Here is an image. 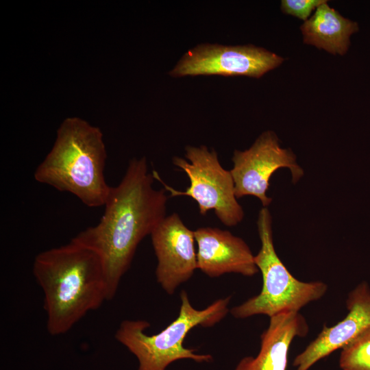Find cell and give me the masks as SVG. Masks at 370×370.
Segmentation results:
<instances>
[{
    "instance_id": "9a60e30c",
    "label": "cell",
    "mask_w": 370,
    "mask_h": 370,
    "mask_svg": "<svg viewBox=\"0 0 370 370\" xmlns=\"http://www.w3.org/2000/svg\"><path fill=\"white\" fill-rule=\"evenodd\" d=\"M325 2L327 1L324 0H283L281 9L284 13L306 21L314 9Z\"/></svg>"
},
{
    "instance_id": "277c9868",
    "label": "cell",
    "mask_w": 370,
    "mask_h": 370,
    "mask_svg": "<svg viewBox=\"0 0 370 370\" xmlns=\"http://www.w3.org/2000/svg\"><path fill=\"white\" fill-rule=\"evenodd\" d=\"M231 296L219 299L202 310L195 308L185 291L180 293L179 314L161 332L148 335L149 327L144 320H124L117 329L115 338L137 358V370H166L171 363L183 359L196 362H210V354L196 353L186 348L184 341L195 327H211L221 321L229 312Z\"/></svg>"
},
{
    "instance_id": "8fae6325",
    "label": "cell",
    "mask_w": 370,
    "mask_h": 370,
    "mask_svg": "<svg viewBox=\"0 0 370 370\" xmlns=\"http://www.w3.org/2000/svg\"><path fill=\"white\" fill-rule=\"evenodd\" d=\"M197 269L210 278L235 273L251 277L259 272L250 248L240 237L217 227L194 231Z\"/></svg>"
},
{
    "instance_id": "5b68a950",
    "label": "cell",
    "mask_w": 370,
    "mask_h": 370,
    "mask_svg": "<svg viewBox=\"0 0 370 370\" xmlns=\"http://www.w3.org/2000/svg\"><path fill=\"white\" fill-rule=\"evenodd\" d=\"M257 227L261 247L254 261L262 277L259 294L230 310L236 319L263 314L269 318L296 312L322 298L328 285L321 281L303 282L295 278L276 254L273 238L272 218L267 207L258 213Z\"/></svg>"
},
{
    "instance_id": "8992f818",
    "label": "cell",
    "mask_w": 370,
    "mask_h": 370,
    "mask_svg": "<svg viewBox=\"0 0 370 370\" xmlns=\"http://www.w3.org/2000/svg\"><path fill=\"white\" fill-rule=\"evenodd\" d=\"M186 158H173V164L188 175L190 186L184 191H179L165 184L153 171V175L163 184L171 197L188 196L195 200L199 213L205 215L213 209L220 221L226 226L238 224L244 217V212L236 200L235 187L230 171L222 167L214 150L204 145L186 147Z\"/></svg>"
},
{
    "instance_id": "7c38bea8",
    "label": "cell",
    "mask_w": 370,
    "mask_h": 370,
    "mask_svg": "<svg viewBox=\"0 0 370 370\" xmlns=\"http://www.w3.org/2000/svg\"><path fill=\"white\" fill-rule=\"evenodd\" d=\"M308 331V324L299 312L281 313L270 317L267 328L260 335L258 354L243 357L233 370H286L293 341L306 336Z\"/></svg>"
},
{
    "instance_id": "9c48e42d",
    "label": "cell",
    "mask_w": 370,
    "mask_h": 370,
    "mask_svg": "<svg viewBox=\"0 0 370 370\" xmlns=\"http://www.w3.org/2000/svg\"><path fill=\"white\" fill-rule=\"evenodd\" d=\"M157 258V282L169 295L188 281L197 269L194 231L177 213L165 217L150 234Z\"/></svg>"
},
{
    "instance_id": "52a82bcc",
    "label": "cell",
    "mask_w": 370,
    "mask_h": 370,
    "mask_svg": "<svg viewBox=\"0 0 370 370\" xmlns=\"http://www.w3.org/2000/svg\"><path fill=\"white\" fill-rule=\"evenodd\" d=\"M232 162L230 173L234 182L236 197H256L263 207H267L272 201L267 195V191L270 178L276 170L288 168L294 183L304 174L293 153L282 148L277 136L271 131L262 133L248 149L235 150Z\"/></svg>"
},
{
    "instance_id": "3957f363",
    "label": "cell",
    "mask_w": 370,
    "mask_h": 370,
    "mask_svg": "<svg viewBox=\"0 0 370 370\" xmlns=\"http://www.w3.org/2000/svg\"><path fill=\"white\" fill-rule=\"evenodd\" d=\"M107 153L101 130L78 117L64 120L34 179L76 196L88 207L103 206L111 187L104 169Z\"/></svg>"
},
{
    "instance_id": "5bb4252c",
    "label": "cell",
    "mask_w": 370,
    "mask_h": 370,
    "mask_svg": "<svg viewBox=\"0 0 370 370\" xmlns=\"http://www.w3.org/2000/svg\"><path fill=\"white\" fill-rule=\"evenodd\" d=\"M341 350V370H370V330Z\"/></svg>"
},
{
    "instance_id": "30bf717a",
    "label": "cell",
    "mask_w": 370,
    "mask_h": 370,
    "mask_svg": "<svg viewBox=\"0 0 370 370\" xmlns=\"http://www.w3.org/2000/svg\"><path fill=\"white\" fill-rule=\"evenodd\" d=\"M345 317L332 326L323 325L317 336L293 362L295 370H309L320 360L341 349L370 330V286L363 281L347 295Z\"/></svg>"
},
{
    "instance_id": "ba28073f",
    "label": "cell",
    "mask_w": 370,
    "mask_h": 370,
    "mask_svg": "<svg viewBox=\"0 0 370 370\" xmlns=\"http://www.w3.org/2000/svg\"><path fill=\"white\" fill-rule=\"evenodd\" d=\"M284 59L254 45H201L188 51L170 72L173 77L244 75L259 78Z\"/></svg>"
},
{
    "instance_id": "6da1fadb",
    "label": "cell",
    "mask_w": 370,
    "mask_h": 370,
    "mask_svg": "<svg viewBox=\"0 0 370 370\" xmlns=\"http://www.w3.org/2000/svg\"><path fill=\"white\" fill-rule=\"evenodd\" d=\"M145 157L132 159L118 186L111 187L99 223L74 238L95 250L106 272L108 301L115 296L140 241L166 217L164 189L154 188Z\"/></svg>"
},
{
    "instance_id": "4fadbf2b",
    "label": "cell",
    "mask_w": 370,
    "mask_h": 370,
    "mask_svg": "<svg viewBox=\"0 0 370 370\" xmlns=\"http://www.w3.org/2000/svg\"><path fill=\"white\" fill-rule=\"evenodd\" d=\"M327 2L319 5L301 26L304 42L333 54L343 55L350 45V36L358 30V26L342 16Z\"/></svg>"
},
{
    "instance_id": "7a4b0ae2",
    "label": "cell",
    "mask_w": 370,
    "mask_h": 370,
    "mask_svg": "<svg viewBox=\"0 0 370 370\" xmlns=\"http://www.w3.org/2000/svg\"><path fill=\"white\" fill-rule=\"evenodd\" d=\"M33 274L43 291L47 330L52 336L66 333L88 312L108 301L101 257L74 238L39 253Z\"/></svg>"
}]
</instances>
